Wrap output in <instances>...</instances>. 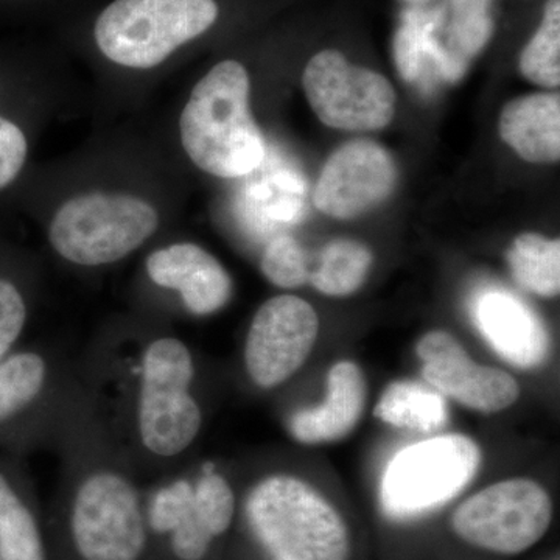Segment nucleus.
<instances>
[{
    "label": "nucleus",
    "mask_w": 560,
    "mask_h": 560,
    "mask_svg": "<svg viewBox=\"0 0 560 560\" xmlns=\"http://www.w3.org/2000/svg\"><path fill=\"white\" fill-rule=\"evenodd\" d=\"M500 136L525 161L555 164L560 158L559 94L515 98L501 110Z\"/></svg>",
    "instance_id": "nucleus-17"
},
{
    "label": "nucleus",
    "mask_w": 560,
    "mask_h": 560,
    "mask_svg": "<svg viewBox=\"0 0 560 560\" xmlns=\"http://www.w3.org/2000/svg\"><path fill=\"white\" fill-rule=\"evenodd\" d=\"M521 70L540 86L560 84V0H548L539 31L522 51Z\"/></svg>",
    "instance_id": "nucleus-23"
},
{
    "label": "nucleus",
    "mask_w": 560,
    "mask_h": 560,
    "mask_svg": "<svg viewBox=\"0 0 560 560\" xmlns=\"http://www.w3.org/2000/svg\"><path fill=\"white\" fill-rule=\"evenodd\" d=\"M481 466L477 442L464 434H445L397 453L381 486L383 510L408 518L436 510L466 488Z\"/></svg>",
    "instance_id": "nucleus-6"
},
{
    "label": "nucleus",
    "mask_w": 560,
    "mask_h": 560,
    "mask_svg": "<svg viewBox=\"0 0 560 560\" xmlns=\"http://www.w3.org/2000/svg\"><path fill=\"white\" fill-rule=\"evenodd\" d=\"M180 143L209 175L241 178L260 167L265 142L249 113V75L237 60H224L191 91L179 119Z\"/></svg>",
    "instance_id": "nucleus-1"
},
{
    "label": "nucleus",
    "mask_w": 560,
    "mask_h": 560,
    "mask_svg": "<svg viewBox=\"0 0 560 560\" xmlns=\"http://www.w3.org/2000/svg\"><path fill=\"white\" fill-rule=\"evenodd\" d=\"M508 261L515 280L526 290L544 298L560 291V242L539 234H522L512 243Z\"/></svg>",
    "instance_id": "nucleus-19"
},
{
    "label": "nucleus",
    "mask_w": 560,
    "mask_h": 560,
    "mask_svg": "<svg viewBox=\"0 0 560 560\" xmlns=\"http://www.w3.org/2000/svg\"><path fill=\"white\" fill-rule=\"evenodd\" d=\"M158 228L156 209L142 198L90 191L61 206L51 220L49 241L70 264L102 267L130 256Z\"/></svg>",
    "instance_id": "nucleus-4"
},
{
    "label": "nucleus",
    "mask_w": 560,
    "mask_h": 560,
    "mask_svg": "<svg viewBox=\"0 0 560 560\" xmlns=\"http://www.w3.org/2000/svg\"><path fill=\"white\" fill-rule=\"evenodd\" d=\"M408 2H425V0H408Z\"/></svg>",
    "instance_id": "nucleus-29"
},
{
    "label": "nucleus",
    "mask_w": 560,
    "mask_h": 560,
    "mask_svg": "<svg viewBox=\"0 0 560 560\" xmlns=\"http://www.w3.org/2000/svg\"><path fill=\"white\" fill-rule=\"evenodd\" d=\"M0 560H46L38 523L0 474Z\"/></svg>",
    "instance_id": "nucleus-21"
},
{
    "label": "nucleus",
    "mask_w": 560,
    "mask_h": 560,
    "mask_svg": "<svg viewBox=\"0 0 560 560\" xmlns=\"http://www.w3.org/2000/svg\"><path fill=\"white\" fill-rule=\"evenodd\" d=\"M150 279L162 289L179 291L187 311L208 316L231 300L232 282L212 254L195 243H176L147 259Z\"/></svg>",
    "instance_id": "nucleus-14"
},
{
    "label": "nucleus",
    "mask_w": 560,
    "mask_h": 560,
    "mask_svg": "<svg viewBox=\"0 0 560 560\" xmlns=\"http://www.w3.org/2000/svg\"><path fill=\"white\" fill-rule=\"evenodd\" d=\"M366 397V378L359 364L340 361L327 374V393L323 404L291 416V436L308 445L342 440L359 425Z\"/></svg>",
    "instance_id": "nucleus-15"
},
{
    "label": "nucleus",
    "mask_w": 560,
    "mask_h": 560,
    "mask_svg": "<svg viewBox=\"0 0 560 560\" xmlns=\"http://www.w3.org/2000/svg\"><path fill=\"white\" fill-rule=\"evenodd\" d=\"M418 355L427 385L470 410L492 415L506 410L521 396V386L512 375L475 363L447 331L427 334L419 341Z\"/></svg>",
    "instance_id": "nucleus-12"
},
{
    "label": "nucleus",
    "mask_w": 560,
    "mask_h": 560,
    "mask_svg": "<svg viewBox=\"0 0 560 560\" xmlns=\"http://www.w3.org/2000/svg\"><path fill=\"white\" fill-rule=\"evenodd\" d=\"M261 271L280 289H298L311 278L305 250L290 235H279L268 243L261 257Z\"/></svg>",
    "instance_id": "nucleus-24"
},
{
    "label": "nucleus",
    "mask_w": 560,
    "mask_h": 560,
    "mask_svg": "<svg viewBox=\"0 0 560 560\" xmlns=\"http://www.w3.org/2000/svg\"><path fill=\"white\" fill-rule=\"evenodd\" d=\"M27 139L13 121L0 117V190L20 175L27 160Z\"/></svg>",
    "instance_id": "nucleus-27"
},
{
    "label": "nucleus",
    "mask_w": 560,
    "mask_h": 560,
    "mask_svg": "<svg viewBox=\"0 0 560 560\" xmlns=\"http://www.w3.org/2000/svg\"><path fill=\"white\" fill-rule=\"evenodd\" d=\"M552 522L550 493L529 478L495 482L463 501L452 529L478 550L517 556L544 539Z\"/></svg>",
    "instance_id": "nucleus-7"
},
{
    "label": "nucleus",
    "mask_w": 560,
    "mask_h": 560,
    "mask_svg": "<svg viewBox=\"0 0 560 560\" xmlns=\"http://www.w3.org/2000/svg\"><path fill=\"white\" fill-rule=\"evenodd\" d=\"M429 33L420 31L416 22H408L400 28L394 40V57L405 80L415 81L420 75L423 60L429 57Z\"/></svg>",
    "instance_id": "nucleus-26"
},
{
    "label": "nucleus",
    "mask_w": 560,
    "mask_h": 560,
    "mask_svg": "<svg viewBox=\"0 0 560 560\" xmlns=\"http://www.w3.org/2000/svg\"><path fill=\"white\" fill-rule=\"evenodd\" d=\"M372 253L355 241L330 242L323 249L319 267L311 275L312 285L327 296H348L363 285L371 270Z\"/></svg>",
    "instance_id": "nucleus-20"
},
{
    "label": "nucleus",
    "mask_w": 560,
    "mask_h": 560,
    "mask_svg": "<svg viewBox=\"0 0 560 560\" xmlns=\"http://www.w3.org/2000/svg\"><path fill=\"white\" fill-rule=\"evenodd\" d=\"M220 16L219 0H110L95 14L90 38L114 65L149 70L205 38Z\"/></svg>",
    "instance_id": "nucleus-3"
},
{
    "label": "nucleus",
    "mask_w": 560,
    "mask_h": 560,
    "mask_svg": "<svg viewBox=\"0 0 560 560\" xmlns=\"http://www.w3.org/2000/svg\"><path fill=\"white\" fill-rule=\"evenodd\" d=\"M478 329L493 350L514 366H539L548 352V338L537 316L503 291L482 294L475 308Z\"/></svg>",
    "instance_id": "nucleus-16"
},
{
    "label": "nucleus",
    "mask_w": 560,
    "mask_h": 560,
    "mask_svg": "<svg viewBox=\"0 0 560 560\" xmlns=\"http://www.w3.org/2000/svg\"><path fill=\"white\" fill-rule=\"evenodd\" d=\"M194 377V357L178 338H158L143 352L138 430L143 447L158 458H175L200 434L202 412L190 393Z\"/></svg>",
    "instance_id": "nucleus-5"
},
{
    "label": "nucleus",
    "mask_w": 560,
    "mask_h": 560,
    "mask_svg": "<svg viewBox=\"0 0 560 560\" xmlns=\"http://www.w3.org/2000/svg\"><path fill=\"white\" fill-rule=\"evenodd\" d=\"M305 95L318 119L345 131H375L394 117L396 92L374 70L349 65L337 50H323L302 75Z\"/></svg>",
    "instance_id": "nucleus-9"
},
{
    "label": "nucleus",
    "mask_w": 560,
    "mask_h": 560,
    "mask_svg": "<svg viewBox=\"0 0 560 560\" xmlns=\"http://www.w3.org/2000/svg\"><path fill=\"white\" fill-rule=\"evenodd\" d=\"M27 320V305L13 282L0 279V360L9 357Z\"/></svg>",
    "instance_id": "nucleus-25"
},
{
    "label": "nucleus",
    "mask_w": 560,
    "mask_h": 560,
    "mask_svg": "<svg viewBox=\"0 0 560 560\" xmlns=\"http://www.w3.org/2000/svg\"><path fill=\"white\" fill-rule=\"evenodd\" d=\"M246 522L268 560H349L340 512L308 482L271 475L250 490Z\"/></svg>",
    "instance_id": "nucleus-2"
},
{
    "label": "nucleus",
    "mask_w": 560,
    "mask_h": 560,
    "mask_svg": "<svg viewBox=\"0 0 560 560\" xmlns=\"http://www.w3.org/2000/svg\"><path fill=\"white\" fill-rule=\"evenodd\" d=\"M235 493L219 471L205 469L197 481L176 480L154 493L149 523L158 534L171 536L173 555L179 560H202L213 540L231 528Z\"/></svg>",
    "instance_id": "nucleus-10"
},
{
    "label": "nucleus",
    "mask_w": 560,
    "mask_h": 560,
    "mask_svg": "<svg viewBox=\"0 0 560 560\" xmlns=\"http://www.w3.org/2000/svg\"><path fill=\"white\" fill-rule=\"evenodd\" d=\"M492 33V21L482 10L463 11L453 25L452 43L464 55H475L482 49Z\"/></svg>",
    "instance_id": "nucleus-28"
},
{
    "label": "nucleus",
    "mask_w": 560,
    "mask_h": 560,
    "mask_svg": "<svg viewBox=\"0 0 560 560\" xmlns=\"http://www.w3.org/2000/svg\"><path fill=\"white\" fill-rule=\"evenodd\" d=\"M318 334V315L307 301L282 294L265 302L246 337L245 366L250 381L264 389L289 381L311 355Z\"/></svg>",
    "instance_id": "nucleus-11"
},
{
    "label": "nucleus",
    "mask_w": 560,
    "mask_h": 560,
    "mask_svg": "<svg viewBox=\"0 0 560 560\" xmlns=\"http://www.w3.org/2000/svg\"><path fill=\"white\" fill-rule=\"evenodd\" d=\"M70 534L81 560H139L147 525L138 489L119 471L88 475L73 497Z\"/></svg>",
    "instance_id": "nucleus-8"
},
{
    "label": "nucleus",
    "mask_w": 560,
    "mask_h": 560,
    "mask_svg": "<svg viewBox=\"0 0 560 560\" xmlns=\"http://www.w3.org/2000/svg\"><path fill=\"white\" fill-rule=\"evenodd\" d=\"M374 415L389 425L423 431H434L444 425V396L416 382H396L383 393Z\"/></svg>",
    "instance_id": "nucleus-18"
},
{
    "label": "nucleus",
    "mask_w": 560,
    "mask_h": 560,
    "mask_svg": "<svg viewBox=\"0 0 560 560\" xmlns=\"http://www.w3.org/2000/svg\"><path fill=\"white\" fill-rule=\"evenodd\" d=\"M46 382L47 363L39 353L20 352L0 360V423L32 405Z\"/></svg>",
    "instance_id": "nucleus-22"
},
{
    "label": "nucleus",
    "mask_w": 560,
    "mask_h": 560,
    "mask_svg": "<svg viewBox=\"0 0 560 560\" xmlns=\"http://www.w3.org/2000/svg\"><path fill=\"white\" fill-rule=\"evenodd\" d=\"M388 151L372 140H352L324 165L315 189V206L334 219H355L377 208L396 184Z\"/></svg>",
    "instance_id": "nucleus-13"
}]
</instances>
